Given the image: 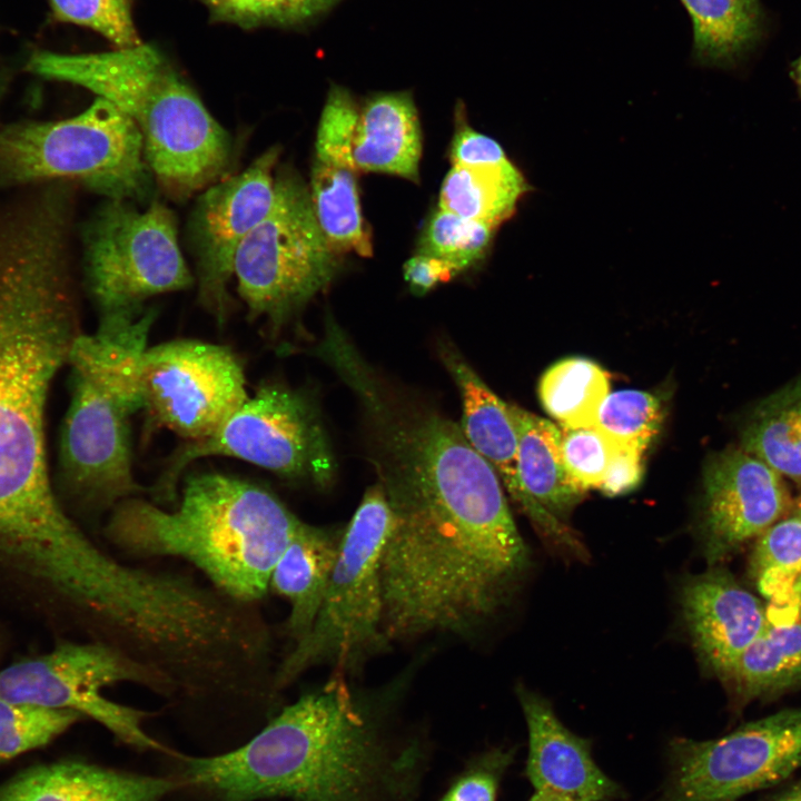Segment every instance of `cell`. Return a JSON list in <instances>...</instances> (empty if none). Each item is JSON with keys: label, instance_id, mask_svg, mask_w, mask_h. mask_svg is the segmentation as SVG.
Listing matches in <instances>:
<instances>
[{"label": "cell", "instance_id": "obj_30", "mask_svg": "<svg viewBox=\"0 0 801 801\" xmlns=\"http://www.w3.org/2000/svg\"><path fill=\"white\" fill-rule=\"evenodd\" d=\"M496 230L438 207L419 237L417 253L447 263L458 275L485 258Z\"/></svg>", "mask_w": 801, "mask_h": 801}, {"label": "cell", "instance_id": "obj_15", "mask_svg": "<svg viewBox=\"0 0 801 801\" xmlns=\"http://www.w3.org/2000/svg\"><path fill=\"white\" fill-rule=\"evenodd\" d=\"M788 506L780 474L744 449L715 456L704 473L700 536L712 565L773 525Z\"/></svg>", "mask_w": 801, "mask_h": 801}, {"label": "cell", "instance_id": "obj_33", "mask_svg": "<svg viewBox=\"0 0 801 801\" xmlns=\"http://www.w3.org/2000/svg\"><path fill=\"white\" fill-rule=\"evenodd\" d=\"M81 714L8 701L0 696V763L43 746Z\"/></svg>", "mask_w": 801, "mask_h": 801}, {"label": "cell", "instance_id": "obj_21", "mask_svg": "<svg viewBox=\"0 0 801 801\" xmlns=\"http://www.w3.org/2000/svg\"><path fill=\"white\" fill-rule=\"evenodd\" d=\"M179 780L138 775L81 761L31 768L0 785V801H160Z\"/></svg>", "mask_w": 801, "mask_h": 801}, {"label": "cell", "instance_id": "obj_25", "mask_svg": "<svg viewBox=\"0 0 801 801\" xmlns=\"http://www.w3.org/2000/svg\"><path fill=\"white\" fill-rule=\"evenodd\" d=\"M680 1L692 22V57L702 66H733L763 36L765 18L759 0Z\"/></svg>", "mask_w": 801, "mask_h": 801}, {"label": "cell", "instance_id": "obj_26", "mask_svg": "<svg viewBox=\"0 0 801 801\" xmlns=\"http://www.w3.org/2000/svg\"><path fill=\"white\" fill-rule=\"evenodd\" d=\"M738 705L801 683V617L770 622L723 679Z\"/></svg>", "mask_w": 801, "mask_h": 801}, {"label": "cell", "instance_id": "obj_16", "mask_svg": "<svg viewBox=\"0 0 801 801\" xmlns=\"http://www.w3.org/2000/svg\"><path fill=\"white\" fill-rule=\"evenodd\" d=\"M358 107L350 92L333 85L320 113L309 194L318 225L339 254H373L372 236L362 215L353 138Z\"/></svg>", "mask_w": 801, "mask_h": 801}, {"label": "cell", "instance_id": "obj_43", "mask_svg": "<svg viewBox=\"0 0 801 801\" xmlns=\"http://www.w3.org/2000/svg\"><path fill=\"white\" fill-rule=\"evenodd\" d=\"M528 801H571L564 797L547 791H536Z\"/></svg>", "mask_w": 801, "mask_h": 801}, {"label": "cell", "instance_id": "obj_36", "mask_svg": "<svg viewBox=\"0 0 801 801\" xmlns=\"http://www.w3.org/2000/svg\"><path fill=\"white\" fill-rule=\"evenodd\" d=\"M560 433L564 465L573 483L583 492L600 490L615 444L596 425L560 426Z\"/></svg>", "mask_w": 801, "mask_h": 801}, {"label": "cell", "instance_id": "obj_7", "mask_svg": "<svg viewBox=\"0 0 801 801\" xmlns=\"http://www.w3.org/2000/svg\"><path fill=\"white\" fill-rule=\"evenodd\" d=\"M209 456L237 458L320 487L334 476L333 452L314 400L281 383L261 384L210 436L178 446L150 490L155 501L176 502L185 469Z\"/></svg>", "mask_w": 801, "mask_h": 801}, {"label": "cell", "instance_id": "obj_32", "mask_svg": "<svg viewBox=\"0 0 801 801\" xmlns=\"http://www.w3.org/2000/svg\"><path fill=\"white\" fill-rule=\"evenodd\" d=\"M662 422V407L653 394L623 389L609 393L596 426L616 445L645 452Z\"/></svg>", "mask_w": 801, "mask_h": 801}, {"label": "cell", "instance_id": "obj_27", "mask_svg": "<svg viewBox=\"0 0 801 801\" xmlns=\"http://www.w3.org/2000/svg\"><path fill=\"white\" fill-rule=\"evenodd\" d=\"M527 188L510 159L494 165L452 166L441 186L438 207L497 229L515 212Z\"/></svg>", "mask_w": 801, "mask_h": 801}, {"label": "cell", "instance_id": "obj_37", "mask_svg": "<svg viewBox=\"0 0 801 801\" xmlns=\"http://www.w3.org/2000/svg\"><path fill=\"white\" fill-rule=\"evenodd\" d=\"M512 753L493 750L474 761L447 790L441 801H495L502 775Z\"/></svg>", "mask_w": 801, "mask_h": 801}, {"label": "cell", "instance_id": "obj_41", "mask_svg": "<svg viewBox=\"0 0 801 801\" xmlns=\"http://www.w3.org/2000/svg\"><path fill=\"white\" fill-rule=\"evenodd\" d=\"M772 603L775 615L769 616L770 622H784L801 617V572L788 590Z\"/></svg>", "mask_w": 801, "mask_h": 801}, {"label": "cell", "instance_id": "obj_1", "mask_svg": "<svg viewBox=\"0 0 801 801\" xmlns=\"http://www.w3.org/2000/svg\"><path fill=\"white\" fill-rule=\"evenodd\" d=\"M65 226L34 215L0 241V563L23 576L48 573L76 528L44 443L49 388L80 334Z\"/></svg>", "mask_w": 801, "mask_h": 801}, {"label": "cell", "instance_id": "obj_20", "mask_svg": "<svg viewBox=\"0 0 801 801\" xmlns=\"http://www.w3.org/2000/svg\"><path fill=\"white\" fill-rule=\"evenodd\" d=\"M156 310L100 315L93 334H79L68 364L121 402L132 414L144 408L140 372Z\"/></svg>", "mask_w": 801, "mask_h": 801}, {"label": "cell", "instance_id": "obj_18", "mask_svg": "<svg viewBox=\"0 0 801 801\" xmlns=\"http://www.w3.org/2000/svg\"><path fill=\"white\" fill-rule=\"evenodd\" d=\"M680 606L700 661L722 680L769 624L760 600L722 567L684 580Z\"/></svg>", "mask_w": 801, "mask_h": 801}, {"label": "cell", "instance_id": "obj_22", "mask_svg": "<svg viewBox=\"0 0 801 801\" xmlns=\"http://www.w3.org/2000/svg\"><path fill=\"white\" fill-rule=\"evenodd\" d=\"M353 156L358 171L419 181L422 130L409 91L379 92L366 99L357 112Z\"/></svg>", "mask_w": 801, "mask_h": 801}, {"label": "cell", "instance_id": "obj_42", "mask_svg": "<svg viewBox=\"0 0 801 801\" xmlns=\"http://www.w3.org/2000/svg\"><path fill=\"white\" fill-rule=\"evenodd\" d=\"M768 801H801V780Z\"/></svg>", "mask_w": 801, "mask_h": 801}, {"label": "cell", "instance_id": "obj_17", "mask_svg": "<svg viewBox=\"0 0 801 801\" xmlns=\"http://www.w3.org/2000/svg\"><path fill=\"white\" fill-rule=\"evenodd\" d=\"M518 436L521 510L551 546L583 560L587 550L566 518L584 492L571 479L561 451L560 426L510 405Z\"/></svg>", "mask_w": 801, "mask_h": 801}, {"label": "cell", "instance_id": "obj_39", "mask_svg": "<svg viewBox=\"0 0 801 801\" xmlns=\"http://www.w3.org/2000/svg\"><path fill=\"white\" fill-rule=\"evenodd\" d=\"M643 454L635 448L615 445L600 490L610 496L634 490L642 478Z\"/></svg>", "mask_w": 801, "mask_h": 801}, {"label": "cell", "instance_id": "obj_24", "mask_svg": "<svg viewBox=\"0 0 801 801\" xmlns=\"http://www.w3.org/2000/svg\"><path fill=\"white\" fill-rule=\"evenodd\" d=\"M343 533L303 522L273 570L269 587L289 604L286 632L294 643L309 632L317 617Z\"/></svg>", "mask_w": 801, "mask_h": 801}, {"label": "cell", "instance_id": "obj_6", "mask_svg": "<svg viewBox=\"0 0 801 801\" xmlns=\"http://www.w3.org/2000/svg\"><path fill=\"white\" fill-rule=\"evenodd\" d=\"M70 178L107 199L145 202L154 184L142 136L125 112L96 98L79 115L0 128V182Z\"/></svg>", "mask_w": 801, "mask_h": 801}, {"label": "cell", "instance_id": "obj_28", "mask_svg": "<svg viewBox=\"0 0 801 801\" xmlns=\"http://www.w3.org/2000/svg\"><path fill=\"white\" fill-rule=\"evenodd\" d=\"M742 447L780 475L801 482V380L756 407L744 429Z\"/></svg>", "mask_w": 801, "mask_h": 801}, {"label": "cell", "instance_id": "obj_8", "mask_svg": "<svg viewBox=\"0 0 801 801\" xmlns=\"http://www.w3.org/2000/svg\"><path fill=\"white\" fill-rule=\"evenodd\" d=\"M337 256L318 225L308 186L293 169H280L269 212L241 243L234 261L248 315L276 332L332 283Z\"/></svg>", "mask_w": 801, "mask_h": 801}, {"label": "cell", "instance_id": "obj_44", "mask_svg": "<svg viewBox=\"0 0 801 801\" xmlns=\"http://www.w3.org/2000/svg\"><path fill=\"white\" fill-rule=\"evenodd\" d=\"M793 77L801 90V57L793 65Z\"/></svg>", "mask_w": 801, "mask_h": 801}, {"label": "cell", "instance_id": "obj_35", "mask_svg": "<svg viewBox=\"0 0 801 801\" xmlns=\"http://www.w3.org/2000/svg\"><path fill=\"white\" fill-rule=\"evenodd\" d=\"M59 20L87 27L112 42L116 48L141 43L129 0H49Z\"/></svg>", "mask_w": 801, "mask_h": 801}, {"label": "cell", "instance_id": "obj_40", "mask_svg": "<svg viewBox=\"0 0 801 801\" xmlns=\"http://www.w3.org/2000/svg\"><path fill=\"white\" fill-rule=\"evenodd\" d=\"M403 273L409 289L418 296L457 275L447 263L418 253L404 264Z\"/></svg>", "mask_w": 801, "mask_h": 801}, {"label": "cell", "instance_id": "obj_3", "mask_svg": "<svg viewBox=\"0 0 801 801\" xmlns=\"http://www.w3.org/2000/svg\"><path fill=\"white\" fill-rule=\"evenodd\" d=\"M177 501L169 511L139 496L120 502L106 538L130 557L182 558L237 602L261 600L303 521L268 488L220 472L188 475Z\"/></svg>", "mask_w": 801, "mask_h": 801}, {"label": "cell", "instance_id": "obj_12", "mask_svg": "<svg viewBox=\"0 0 801 801\" xmlns=\"http://www.w3.org/2000/svg\"><path fill=\"white\" fill-rule=\"evenodd\" d=\"M140 383L142 409L185 442L210 436L249 397L238 356L227 346L196 339L148 347Z\"/></svg>", "mask_w": 801, "mask_h": 801}, {"label": "cell", "instance_id": "obj_38", "mask_svg": "<svg viewBox=\"0 0 801 801\" xmlns=\"http://www.w3.org/2000/svg\"><path fill=\"white\" fill-rule=\"evenodd\" d=\"M449 158L452 166L463 167L494 165L508 159L496 140L468 125L464 106H457L455 110V131Z\"/></svg>", "mask_w": 801, "mask_h": 801}, {"label": "cell", "instance_id": "obj_19", "mask_svg": "<svg viewBox=\"0 0 801 801\" xmlns=\"http://www.w3.org/2000/svg\"><path fill=\"white\" fill-rule=\"evenodd\" d=\"M516 694L528 730L526 774L536 791L571 801H610L619 785L595 763L590 742L570 731L544 696L518 685Z\"/></svg>", "mask_w": 801, "mask_h": 801}, {"label": "cell", "instance_id": "obj_4", "mask_svg": "<svg viewBox=\"0 0 801 801\" xmlns=\"http://www.w3.org/2000/svg\"><path fill=\"white\" fill-rule=\"evenodd\" d=\"M28 70L88 89L132 119L160 189L184 200L224 178L231 160L228 132L154 46L97 53L34 52Z\"/></svg>", "mask_w": 801, "mask_h": 801}, {"label": "cell", "instance_id": "obj_31", "mask_svg": "<svg viewBox=\"0 0 801 801\" xmlns=\"http://www.w3.org/2000/svg\"><path fill=\"white\" fill-rule=\"evenodd\" d=\"M751 572L759 591L771 601L781 596L801 572V516L771 525L754 548Z\"/></svg>", "mask_w": 801, "mask_h": 801}, {"label": "cell", "instance_id": "obj_11", "mask_svg": "<svg viewBox=\"0 0 801 801\" xmlns=\"http://www.w3.org/2000/svg\"><path fill=\"white\" fill-rule=\"evenodd\" d=\"M655 801H736L801 768V709L783 710L712 740L674 739Z\"/></svg>", "mask_w": 801, "mask_h": 801}, {"label": "cell", "instance_id": "obj_29", "mask_svg": "<svg viewBox=\"0 0 801 801\" xmlns=\"http://www.w3.org/2000/svg\"><path fill=\"white\" fill-rule=\"evenodd\" d=\"M609 393V374L584 357H567L554 363L538 384L542 406L562 427L595 426Z\"/></svg>", "mask_w": 801, "mask_h": 801}, {"label": "cell", "instance_id": "obj_5", "mask_svg": "<svg viewBox=\"0 0 801 801\" xmlns=\"http://www.w3.org/2000/svg\"><path fill=\"white\" fill-rule=\"evenodd\" d=\"M392 524L382 485L369 486L344 530L320 610L309 632L295 642L274 674L284 689L310 668L328 664L346 675L383 652L382 556Z\"/></svg>", "mask_w": 801, "mask_h": 801}, {"label": "cell", "instance_id": "obj_14", "mask_svg": "<svg viewBox=\"0 0 801 801\" xmlns=\"http://www.w3.org/2000/svg\"><path fill=\"white\" fill-rule=\"evenodd\" d=\"M274 146L244 171L221 178L202 190L188 222V240L196 264L198 301L219 325L228 318L237 250L269 212L276 194Z\"/></svg>", "mask_w": 801, "mask_h": 801}, {"label": "cell", "instance_id": "obj_2", "mask_svg": "<svg viewBox=\"0 0 801 801\" xmlns=\"http://www.w3.org/2000/svg\"><path fill=\"white\" fill-rule=\"evenodd\" d=\"M345 676L335 672L244 745L184 758L179 781L219 801H384L400 794L415 748L390 753L383 702L356 692Z\"/></svg>", "mask_w": 801, "mask_h": 801}, {"label": "cell", "instance_id": "obj_23", "mask_svg": "<svg viewBox=\"0 0 801 801\" xmlns=\"http://www.w3.org/2000/svg\"><path fill=\"white\" fill-rule=\"evenodd\" d=\"M441 357L462 397L459 425L465 437L494 468L504 490L520 505L518 436L510 404L501 399L455 349L441 347Z\"/></svg>", "mask_w": 801, "mask_h": 801}, {"label": "cell", "instance_id": "obj_10", "mask_svg": "<svg viewBox=\"0 0 801 801\" xmlns=\"http://www.w3.org/2000/svg\"><path fill=\"white\" fill-rule=\"evenodd\" d=\"M85 269L100 315L140 310L148 298L189 288L194 277L164 204L107 199L85 233Z\"/></svg>", "mask_w": 801, "mask_h": 801}, {"label": "cell", "instance_id": "obj_34", "mask_svg": "<svg viewBox=\"0 0 801 801\" xmlns=\"http://www.w3.org/2000/svg\"><path fill=\"white\" fill-rule=\"evenodd\" d=\"M339 0H206L215 20L241 27L290 26L309 20Z\"/></svg>", "mask_w": 801, "mask_h": 801}, {"label": "cell", "instance_id": "obj_13", "mask_svg": "<svg viewBox=\"0 0 801 801\" xmlns=\"http://www.w3.org/2000/svg\"><path fill=\"white\" fill-rule=\"evenodd\" d=\"M71 374L59 444L58 491L86 513H110L145 491L132 471L134 414L82 374Z\"/></svg>", "mask_w": 801, "mask_h": 801}, {"label": "cell", "instance_id": "obj_45", "mask_svg": "<svg viewBox=\"0 0 801 801\" xmlns=\"http://www.w3.org/2000/svg\"><path fill=\"white\" fill-rule=\"evenodd\" d=\"M798 515L801 516V503H800V505H799V514H798Z\"/></svg>", "mask_w": 801, "mask_h": 801}, {"label": "cell", "instance_id": "obj_9", "mask_svg": "<svg viewBox=\"0 0 801 801\" xmlns=\"http://www.w3.org/2000/svg\"><path fill=\"white\" fill-rule=\"evenodd\" d=\"M131 682L159 695H178L159 671L100 641L62 642L51 652L0 671V696L20 704L75 711L138 749L162 750L144 729L149 713L107 699V686Z\"/></svg>", "mask_w": 801, "mask_h": 801}]
</instances>
